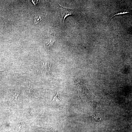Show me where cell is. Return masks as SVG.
<instances>
[{
    "instance_id": "cell-1",
    "label": "cell",
    "mask_w": 132,
    "mask_h": 132,
    "mask_svg": "<svg viewBox=\"0 0 132 132\" xmlns=\"http://www.w3.org/2000/svg\"><path fill=\"white\" fill-rule=\"evenodd\" d=\"M58 4L60 7V11L62 17L63 19V22L64 24L65 18L68 15H73V14L75 8L73 9L64 8L61 7L58 3Z\"/></svg>"
},
{
    "instance_id": "cell-2",
    "label": "cell",
    "mask_w": 132,
    "mask_h": 132,
    "mask_svg": "<svg viewBox=\"0 0 132 132\" xmlns=\"http://www.w3.org/2000/svg\"><path fill=\"white\" fill-rule=\"evenodd\" d=\"M55 41V39L54 38L48 39L46 41V47H49L52 46Z\"/></svg>"
},
{
    "instance_id": "cell-3",
    "label": "cell",
    "mask_w": 132,
    "mask_h": 132,
    "mask_svg": "<svg viewBox=\"0 0 132 132\" xmlns=\"http://www.w3.org/2000/svg\"><path fill=\"white\" fill-rule=\"evenodd\" d=\"M20 92L17 93H15L12 96H9L12 98V102L15 103H17V97L20 94Z\"/></svg>"
},
{
    "instance_id": "cell-4",
    "label": "cell",
    "mask_w": 132,
    "mask_h": 132,
    "mask_svg": "<svg viewBox=\"0 0 132 132\" xmlns=\"http://www.w3.org/2000/svg\"><path fill=\"white\" fill-rule=\"evenodd\" d=\"M60 100L58 95L57 92L56 94L53 97L52 100V102H55L58 101Z\"/></svg>"
},
{
    "instance_id": "cell-5",
    "label": "cell",
    "mask_w": 132,
    "mask_h": 132,
    "mask_svg": "<svg viewBox=\"0 0 132 132\" xmlns=\"http://www.w3.org/2000/svg\"><path fill=\"white\" fill-rule=\"evenodd\" d=\"M34 19V23L35 24H37L41 20V17L39 16L35 17Z\"/></svg>"
},
{
    "instance_id": "cell-6",
    "label": "cell",
    "mask_w": 132,
    "mask_h": 132,
    "mask_svg": "<svg viewBox=\"0 0 132 132\" xmlns=\"http://www.w3.org/2000/svg\"><path fill=\"white\" fill-rule=\"evenodd\" d=\"M129 13V12L128 11L123 12H121L120 13H117L116 14L112 16V17H111L110 18V19H111V18H112V17H114V16L116 15L121 14H124L126 13Z\"/></svg>"
},
{
    "instance_id": "cell-7",
    "label": "cell",
    "mask_w": 132,
    "mask_h": 132,
    "mask_svg": "<svg viewBox=\"0 0 132 132\" xmlns=\"http://www.w3.org/2000/svg\"><path fill=\"white\" fill-rule=\"evenodd\" d=\"M1 71L0 70V72H1Z\"/></svg>"
}]
</instances>
